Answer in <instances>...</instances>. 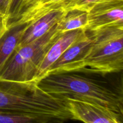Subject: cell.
Here are the masks:
<instances>
[{
  "instance_id": "obj_17",
  "label": "cell",
  "mask_w": 123,
  "mask_h": 123,
  "mask_svg": "<svg viewBox=\"0 0 123 123\" xmlns=\"http://www.w3.org/2000/svg\"><path fill=\"white\" fill-rule=\"evenodd\" d=\"M4 18L3 17L1 16H0V23L2 22L4 20Z\"/></svg>"
},
{
  "instance_id": "obj_3",
  "label": "cell",
  "mask_w": 123,
  "mask_h": 123,
  "mask_svg": "<svg viewBox=\"0 0 123 123\" xmlns=\"http://www.w3.org/2000/svg\"><path fill=\"white\" fill-rule=\"evenodd\" d=\"M90 32L92 42L83 71L99 74L118 73L123 68V25L107 26Z\"/></svg>"
},
{
  "instance_id": "obj_8",
  "label": "cell",
  "mask_w": 123,
  "mask_h": 123,
  "mask_svg": "<svg viewBox=\"0 0 123 123\" xmlns=\"http://www.w3.org/2000/svg\"><path fill=\"white\" fill-rule=\"evenodd\" d=\"M85 32L84 29H78L60 34L42 60L36 73L35 81L37 82L43 78L52 65Z\"/></svg>"
},
{
  "instance_id": "obj_6",
  "label": "cell",
  "mask_w": 123,
  "mask_h": 123,
  "mask_svg": "<svg viewBox=\"0 0 123 123\" xmlns=\"http://www.w3.org/2000/svg\"><path fill=\"white\" fill-rule=\"evenodd\" d=\"M72 120L84 123H123V117L100 106L73 99H65Z\"/></svg>"
},
{
  "instance_id": "obj_18",
  "label": "cell",
  "mask_w": 123,
  "mask_h": 123,
  "mask_svg": "<svg viewBox=\"0 0 123 123\" xmlns=\"http://www.w3.org/2000/svg\"><path fill=\"white\" fill-rule=\"evenodd\" d=\"M3 21H4V20H3ZM3 21H2V22L0 23V28H1V25H2V22H3Z\"/></svg>"
},
{
  "instance_id": "obj_13",
  "label": "cell",
  "mask_w": 123,
  "mask_h": 123,
  "mask_svg": "<svg viewBox=\"0 0 123 123\" xmlns=\"http://www.w3.org/2000/svg\"><path fill=\"white\" fill-rule=\"evenodd\" d=\"M65 121L45 115L0 111V123H64Z\"/></svg>"
},
{
  "instance_id": "obj_4",
  "label": "cell",
  "mask_w": 123,
  "mask_h": 123,
  "mask_svg": "<svg viewBox=\"0 0 123 123\" xmlns=\"http://www.w3.org/2000/svg\"><path fill=\"white\" fill-rule=\"evenodd\" d=\"M56 25L40 38L17 48L0 73V79L18 82L34 80L46 53L61 34L56 30Z\"/></svg>"
},
{
  "instance_id": "obj_16",
  "label": "cell",
  "mask_w": 123,
  "mask_h": 123,
  "mask_svg": "<svg viewBox=\"0 0 123 123\" xmlns=\"http://www.w3.org/2000/svg\"><path fill=\"white\" fill-rule=\"evenodd\" d=\"M10 1L11 0H0V16L3 17L4 19L7 16Z\"/></svg>"
},
{
  "instance_id": "obj_9",
  "label": "cell",
  "mask_w": 123,
  "mask_h": 123,
  "mask_svg": "<svg viewBox=\"0 0 123 123\" xmlns=\"http://www.w3.org/2000/svg\"><path fill=\"white\" fill-rule=\"evenodd\" d=\"M30 21H18L6 26L4 19L0 28V73L18 47L23 32Z\"/></svg>"
},
{
  "instance_id": "obj_12",
  "label": "cell",
  "mask_w": 123,
  "mask_h": 123,
  "mask_svg": "<svg viewBox=\"0 0 123 123\" xmlns=\"http://www.w3.org/2000/svg\"><path fill=\"white\" fill-rule=\"evenodd\" d=\"M39 2L40 0H11L4 19L6 26L22 20L38 6Z\"/></svg>"
},
{
  "instance_id": "obj_11",
  "label": "cell",
  "mask_w": 123,
  "mask_h": 123,
  "mask_svg": "<svg viewBox=\"0 0 123 123\" xmlns=\"http://www.w3.org/2000/svg\"><path fill=\"white\" fill-rule=\"evenodd\" d=\"M88 13L79 10L73 9L65 11L62 18L56 25V30L60 33L84 29L87 26Z\"/></svg>"
},
{
  "instance_id": "obj_1",
  "label": "cell",
  "mask_w": 123,
  "mask_h": 123,
  "mask_svg": "<svg viewBox=\"0 0 123 123\" xmlns=\"http://www.w3.org/2000/svg\"><path fill=\"white\" fill-rule=\"evenodd\" d=\"M37 85L55 97L93 103L123 117L122 94L94 79L73 73L50 74L38 80Z\"/></svg>"
},
{
  "instance_id": "obj_7",
  "label": "cell",
  "mask_w": 123,
  "mask_h": 123,
  "mask_svg": "<svg viewBox=\"0 0 123 123\" xmlns=\"http://www.w3.org/2000/svg\"><path fill=\"white\" fill-rule=\"evenodd\" d=\"M86 31L114 25H123V0H104L88 12Z\"/></svg>"
},
{
  "instance_id": "obj_10",
  "label": "cell",
  "mask_w": 123,
  "mask_h": 123,
  "mask_svg": "<svg viewBox=\"0 0 123 123\" xmlns=\"http://www.w3.org/2000/svg\"><path fill=\"white\" fill-rule=\"evenodd\" d=\"M64 13L65 10L62 8H55L31 20L23 32L18 47L26 45L42 37L58 23Z\"/></svg>"
},
{
  "instance_id": "obj_2",
  "label": "cell",
  "mask_w": 123,
  "mask_h": 123,
  "mask_svg": "<svg viewBox=\"0 0 123 123\" xmlns=\"http://www.w3.org/2000/svg\"><path fill=\"white\" fill-rule=\"evenodd\" d=\"M0 111L72 120L66 100L45 92L34 80L0 79Z\"/></svg>"
},
{
  "instance_id": "obj_14",
  "label": "cell",
  "mask_w": 123,
  "mask_h": 123,
  "mask_svg": "<svg viewBox=\"0 0 123 123\" xmlns=\"http://www.w3.org/2000/svg\"><path fill=\"white\" fill-rule=\"evenodd\" d=\"M64 1L65 0H40L38 6L20 21L28 22L35 20L52 10L61 8L60 6Z\"/></svg>"
},
{
  "instance_id": "obj_15",
  "label": "cell",
  "mask_w": 123,
  "mask_h": 123,
  "mask_svg": "<svg viewBox=\"0 0 123 123\" xmlns=\"http://www.w3.org/2000/svg\"><path fill=\"white\" fill-rule=\"evenodd\" d=\"M104 0H65L60 7L64 10L76 9L88 12L96 4Z\"/></svg>"
},
{
  "instance_id": "obj_5",
  "label": "cell",
  "mask_w": 123,
  "mask_h": 123,
  "mask_svg": "<svg viewBox=\"0 0 123 123\" xmlns=\"http://www.w3.org/2000/svg\"><path fill=\"white\" fill-rule=\"evenodd\" d=\"M92 42V36L90 32L86 31L52 65L45 76L83 71L85 67V58Z\"/></svg>"
}]
</instances>
